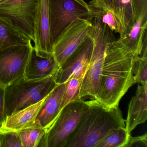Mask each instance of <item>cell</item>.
<instances>
[{
    "label": "cell",
    "mask_w": 147,
    "mask_h": 147,
    "mask_svg": "<svg viewBox=\"0 0 147 147\" xmlns=\"http://www.w3.org/2000/svg\"><path fill=\"white\" fill-rule=\"evenodd\" d=\"M133 57L131 52L118 39L108 44L97 100L108 107L119 106L122 97L135 84L132 74Z\"/></svg>",
    "instance_id": "obj_1"
},
{
    "label": "cell",
    "mask_w": 147,
    "mask_h": 147,
    "mask_svg": "<svg viewBox=\"0 0 147 147\" xmlns=\"http://www.w3.org/2000/svg\"><path fill=\"white\" fill-rule=\"evenodd\" d=\"M88 103V109L65 147H96L113 130L125 127V120L119 106L107 107L94 99Z\"/></svg>",
    "instance_id": "obj_2"
},
{
    "label": "cell",
    "mask_w": 147,
    "mask_h": 147,
    "mask_svg": "<svg viewBox=\"0 0 147 147\" xmlns=\"http://www.w3.org/2000/svg\"><path fill=\"white\" fill-rule=\"evenodd\" d=\"M92 26L88 35L93 41V48L88 68L82 81L80 97H90L97 100L100 91V80L108 44L116 40L113 32L100 19L87 18Z\"/></svg>",
    "instance_id": "obj_3"
},
{
    "label": "cell",
    "mask_w": 147,
    "mask_h": 147,
    "mask_svg": "<svg viewBox=\"0 0 147 147\" xmlns=\"http://www.w3.org/2000/svg\"><path fill=\"white\" fill-rule=\"evenodd\" d=\"M57 85L55 75L38 80L23 77L12 83L5 88L7 117L42 100Z\"/></svg>",
    "instance_id": "obj_4"
},
{
    "label": "cell",
    "mask_w": 147,
    "mask_h": 147,
    "mask_svg": "<svg viewBox=\"0 0 147 147\" xmlns=\"http://www.w3.org/2000/svg\"><path fill=\"white\" fill-rule=\"evenodd\" d=\"M88 107V101L83 99L72 101L64 107L38 147H65Z\"/></svg>",
    "instance_id": "obj_5"
},
{
    "label": "cell",
    "mask_w": 147,
    "mask_h": 147,
    "mask_svg": "<svg viewBox=\"0 0 147 147\" xmlns=\"http://www.w3.org/2000/svg\"><path fill=\"white\" fill-rule=\"evenodd\" d=\"M50 31L52 45L77 18H87L91 14L88 5L79 0H49Z\"/></svg>",
    "instance_id": "obj_6"
},
{
    "label": "cell",
    "mask_w": 147,
    "mask_h": 147,
    "mask_svg": "<svg viewBox=\"0 0 147 147\" xmlns=\"http://www.w3.org/2000/svg\"><path fill=\"white\" fill-rule=\"evenodd\" d=\"M38 0H6L0 3V18L33 42Z\"/></svg>",
    "instance_id": "obj_7"
},
{
    "label": "cell",
    "mask_w": 147,
    "mask_h": 147,
    "mask_svg": "<svg viewBox=\"0 0 147 147\" xmlns=\"http://www.w3.org/2000/svg\"><path fill=\"white\" fill-rule=\"evenodd\" d=\"M32 43L7 48L0 51V84L5 88L24 77L33 49Z\"/></svg>",
    "instance_id": "obj_8"
},
{
    "label": "cell",
    "mask_w": 147,
    "mask_h": 147,
    "mask_svg": "<svg viewBox=\"0 0 147 147\" xmlns=\"http://www.w3.org/2000/svg\"><path fill=\"white\" fill-rule=\"evenodd\" d=\"M92 26L91 21L85 18H79L66 28L52 49V54L59 66L86 39Z\"/></svg>",
    "instance_id": "obj_9"
},
{
    "label": "cell",
    "mask_w": 147,
    "mask_h": 147,
    "mask_svg": "<svg viewBox=\"0 0 147 147\" xmlns=\"http://www.w3.org/2000/svg\"><path fill=\"white\" fill-rule=\"evenodd\" d=\"M93 48V41L88 35L77 50L60 66L55 74L57 85L67 82L74 77L83 79L88 68Z\"/></svg>",
    "instance_id": "obj_10"
},
{
    "label": "cell",
    "mask_w": 147,
    "mask_h": 147,
    "mask_svg": "<svg viewBox=\"0 0 147 147\" xmlns=\"http://www.w3.org/2000/svg\"><path fill=\"white\" fill-rule=\"evenodd\" d=\"M88 5L90 10L108 11L113 14L120 38L125 36L136 23L131 0H92Z\"/></svg>",
    "instance_id": "obj_11"
},
{
    "label": "cell",
    "mask_w": 147,
    "mask_h": 147,
    "mask_svg": "<svg viewBox=\"0 0 147 147\" xmlns=\"http://www.w3.org/2000/svg\"><path fill=\"white\" fill-rule=\"evenodd\" d=\"M49 0H38L34 23V48L37 52L52 53L50 31Z\"/></svg>",
    "instance_id": "obj_12"
},
{
    "label": "cell",
    "mask_w": 147,
    "mask_h": 147,
    "mask_svg": "<svg viewBox=\"0 0 147 147\" xmlns=\"http://www.w3.org/2000/svg\"><path fill=\"white\" fill-rule=\"evenodd\" d=\"M65 86L66 82L58 84L46 97L32 127L44 129L47 131L51 127L62 109Z\"/></svg>",
    "instance_id": "obj_13"
},
{
    "label": "cell",
    "mask_w": 147,
    "mask_h": 147,
    "mask_svg": "<svg viewBox=\"0 0 147 147\" xmlns=\"http://www.w3.org/2000/svg\"><path fill=\"white\" fill-rule=\"evenodd\" d=\"M59 67L52 53L37 52L33 48L24 77L26 80L45 79L55 74Z\"/></svg>",
    "instance_id": "obj_14"
},
{
    "label": "cell",
    "mask_w": 147,
    "mask_h": 147,
    "mask_svg": "<svg viewBox=\"0 0 147 147\" xmlns=\"http://www.w3.org/2000/svg\"><path fill=\"white\" fill-rule=\"evenodd\" d=\"M147 119V82L138 85L129 103L125 127L131 133L137 125Z\"/></svg>",
    "instance_id": "obj_15"
},
{
    "label": "cell",
    "mask_w": 147,
    "mask_h": 147,
    "mask_svg": "<svg viewBox=\"0 0 147 147\" xmlns=\"http://www.w3.org/2000/svg\"><path fill=\"white\" fill-rule=\"evenodd\" d=\"M46 97L41 101L7 117L0 129L1 132L18 131L32 127Z\"/></svg>",
    "instance_id": "obj_16"
},
{
    "label": "cell",
    "mask_w": 147,
    "mask_h": 147,
    "mask_svg": "<svg viewBox=\"0 0 147 147\" xmlns=\"http://www.w3.org/2000/svg\"><path fill=\"white\" fill-rule=\"evenodd\" d=\"M147 19L140 18L136 21L132 29L118 40L131 52L134 57L140 56L147 49Z\"/></svg>",
    "instance_id": "obj_17"
},
{
    "label": "cell",
    "mask_w": 147,
    "mask_h": 147,
    "mask_svg": "<svg viewBox=\"0 0 147 147\" xmlns=\"http://www.w3.org/2000/svg\"><path fill=\"white\" fill-rule=\"evenodd\" d=\"M32 41L0 18V51L7 48L32 44Z\"/></svg>",
    "instance_id": "obj_18"
},
{
    "label": "cell",
    "mask_w": 147,
    "mask_h": 147,
    "mask_svg": "<svg viewBox=\"0 0 147 147\" xmlns=\"http://www.w3.org/2000/svg\"><path fill=\"white\" fill-rule=\"evenodd\" d=\"M130 136L125 127H119L110 132L96 147H125Z\"/></svg>",
    "instance_id": "obj_19"
},
{
    "label": "cell",
    "mask_w": 147,
    "mask_h": 147,
    "mask_svg": "<svg viewBox=\"0 0 147 147\" xmlns=\"http://www.w3.org/2000/svg\"><path fill=\"white\" fill-rule=\"evenodd\" d=\"M23 147H38L41 139L46 133V130L30 127L18 131Z\"/></svg>",
    "instance_id": "obj_20"
},
{
    "label": "cell",
    "mask_w": 147,
    "mask_h": 147,
    "mask_svg": "<svg viewBox=\"0 0 147 147\" xmlns=\"http://www.w3.org/2000/svg\"><path fill=\"white\" fill-rule=\"evenodd\" d=\"M82 80L81 78L74 77L66 82L62 102V109L72 101L81 99L80 97V92Z\"/></svg>",
    "instance_id": "obj_21"
},
{
    "label": "cell",
    "mask_w": 147,
    "mask_h": 147,
    "mask_svg": "<svg viewBox=\"0 0 147 147\" xmlns=\"http://www.w3.org/2000/svg\"><path fill=\"white\" fill-rule=\"evenodd\" d=\"M132 74L135 84L147 82V57H134Z\"/></svg>",
    "instance_id": "obj_22"
},
{
    "label": "cell",
    "mask_w": 147,
    "mask_h": 147,
    "mask_svg": "<svg viewBox=\"0 0 147 147\" xmlns=\"http://www.w3.org/2000/svg\"><path fill=\"white\" fill-rule=\"evenodd\" d=\"M90 17L100 19L102 23L107 25L113 32L118 33V28L115 18L112 13L103 10H90Z\"/></svg>",
    "instance_id": "obj_23"
},
{
    "label": "cell",
    "mask_w": 147,
    "mask_h": 147,
    "mask_svg": "<svg viewBox=\"0 0 147 147\" xmlns=\"http://www.w3.org/2000/svg\"><path fill=\"white\" fill-rule=\"evenodd\" d=\"M0 147H23L18 132H1Z\"/></svg>",
    "instance_id": "obj_24"
},
{
    "label": "cell",
    "mask_w": 147,
    "mask_h": 147,
    "mask_svg": "<svg viewBox=\"0 0 147 147\" xmlns=\"http://www.w3.org/2000/svg\"><path fill=\"white\" fill-rule=\"evenodd\" d=\"M135 19H147V0H131Z\"/></svg>",
    "instance_id": "obj_25"
},
{
    "label": "cell",
    "mask_w": 147,
    "mask_h": 147,
    "mask_svg": "<svg viewBox=\"0 0 147 147\" xmlns=\"http://www.w3.org/2000/svg\"><path fill=\"white\" fill-rule=\"evenodd\" d=\"M125 147H147V132L138 136H130Z\"/></svg>",
    "instance_id": "obj_26"
},
{
    "label": "cell",
    "mask_w": 147,
    "mask_h": 147,
    "mask_svg": "<svg viewBox=\"0 0 147 147\" xmlns=\"http://www.w3.org/2000/svg\"><path fill=\"white\" fill-rule=\"evenodd\" d=\"M7 118L5 108V88L0 84V129Z\"/></svg>",
    "instance_id": "obj_27"
},
{
    "label": "cell",
    "mask_w": 147,
    "mask_h": 147,
    "mask_svg": "<svg viewBox=\"0 0 147 147\" xmlns=\"http://www.w3.org/2000/svg\"><path fill=\"white\" fill-rule=\"evenodd\" d=\"M6 0H0V3H1L4 1H5Z\"/></svg>",
    "instance_id": "obj_28"
},
{
    "label": "cell",
    "mask_w": 147,
    "mask_h": 147,
    "mask_svg": "<svg viewBox=\"0 0 147 147\" xmlns=\"http://www.w3.org/2000/svg\"><path fill=\"white\" fill-rule=\"evenodd\" d=\"M79 1H84V0H79Z\"/></svg>",
    "instance_id": "obj_29"
},
{
    "label": "cell",
    "mask_w": 147,
    "mask_h": 147,
    "mask_svg": "<svg viewBox=\"0 0 147 147\" xmlns=\"http://www.w3.org/2000/svg\"><path fill=\"white\" fill-rule=\"evenodd\" d=\"M0 135H1V131H0Z\"/></svg>",
    "instance_id": "obj_30"
}]
</instances>
